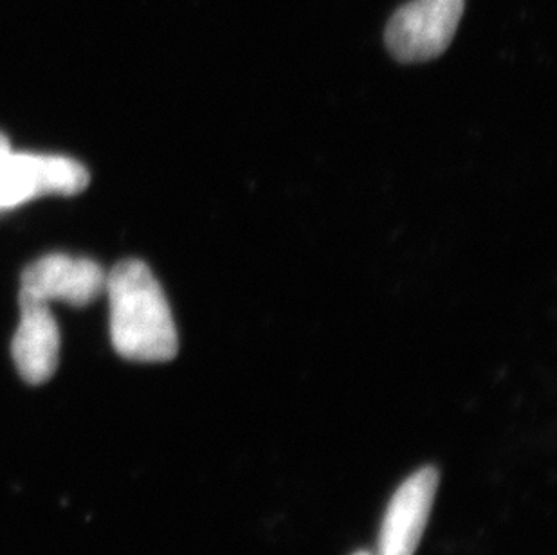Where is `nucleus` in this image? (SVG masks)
<instances>
[{
    "label": "nucleus",
    "mask_w": 557,
    "mask_h": 555,
    "mask_svg": "<svg viewBox=\"0 0 557 555\" xmlns=\"http://www.w3.org/2000/svg\"><path fill=\"white\" fill-rule=\"evenodd\" d=\"M112 345L128 361H172L180 351L174 316L147 263L123 260L107 274Z\"/></svg>",
    "instance_id": "nucleus-1"
},
{
    "label": "nucleus",
    "mask_w": 557,
    "mask_h": 555,
    "mask_svg": "<svg viewBox=\"0 0 557 555\" xmlns=\"http://www.w3.org/2000/svg\"><path fill=\"white\" fill-rule=\"evenodd\" d=\"M466 0H411L395 11L386 26V46L403 63L441 57L455 38Z\"/></svg>",
    "instance_id": "nucleus-2"
},
{
    "label": "nucleus",
    "mask_w": 557,
    "mask_h": 555,
    "mask_svg": "<svg viewBox=\"0 0 557 555\" xmlns=\"http://www.w3.org/2000/svg\"><path fill=\"white\" fill-rule=\"evenodd\" d=\"M90 183L84 164L62 156L0 152V210H10L42 195L82 194Z\"/></svg>",
    "instance_id": "nucleus-3"
},
{
    "label": "nucleus",
    "mask_w": 557,
    "mask_h": 555,
    "mask_svg": "<svg viewBox=\"0 0 557 555\" xmlns=\"http://www.w3.org/2000/svg\"><path fill=\"white\" fill-rule=\"evenodd\" d=\"M438 488L435 467L411 474L389 502L379 534L377 555H416Z\"/></svg>",
    "instance_id": "nucleus-4"
},
{
    "label": "nucleus",
    "mask_w": 557,
    "mask_h": 555,
    "mask_svg": "<svg viewBox=\"0 0 557 555\" xmlns=\"http://www.w3.org/2000/svg\"><path fill=\"white\" fill-rule=\"evenodd\" d=\"M107 274L89 258L48 255L27 266L22 291L42 301H67L74 307L92 304L106 291Z\"/></svg>",
    "instance_id": "nucleus-5"
},
{
    "label": "nucleus",
    "mask_w": 557,
    "mask_h": 555,
    "mask_svg": "<svg viewBox=\"0 0 557 555\" xmlns=\"http://www.w3.org/2000/svg\"><path fill=\"white\" fill-rule=\"evenodd\" d=\"M11 354L21 378L42 384L59 367L60 331L48 301L21 291V323L11 343Z\"/></svg>",
    "instance_id": "nucleus-6"
},
{
    "label": "nucleus",
    "mask_w": 557,
    "mask_h": 555,
    "mask_svg": "<svg viewBox=\"0 0 557 555\" xmlns=\"http://www.w3.org/2000/svg\"><path fill=\"white\" fill-rule=\"evenodd\" d=\"M8 148H11L10 141H8V137L0 132V152H2V150H8Z\"/></svg>",
    "instance_id": "nucleus-7"
},
{
    "label": "nucleus",
    "mask_w": 557,
    "mask_h": 555,
    "mask_svg": "<svg viewBox=\"0 0 557 555\" xmlns=\"http://www.w3.org/2000/svg\"><path fill=\"white\" fill-rule=\"evenodd\" d=\"M354 555H373V554H370V552H367V551H361V552H358V554H354Z\"/></svg>",
    "instance_id": "nucleus-8"
}]
</instances>
